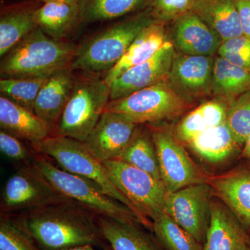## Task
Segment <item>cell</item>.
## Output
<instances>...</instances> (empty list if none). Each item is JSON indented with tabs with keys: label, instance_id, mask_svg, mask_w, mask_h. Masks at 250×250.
<instances>
[{
	"label": "cell",
	"instance_id": "obj_32",
	"mask_svg": "<svg viewBox=\"0 0 250 250\" xmlns=\"http://www.w3.org/2000/svg\"><path fill=\"white\" fill-rule=\"evenodd\" d=\"M227 123L236 142L243 147L250 133V89L229 104Z\"/></svg>",
	"mask_w": 250,
	"mask_h": 250
},
{
	"label": "cell",
	"instance_id": "obj_29",
	"mask_svg": "<svg viewBox=\"0 0 250 250\" xmlns=\"http://www.w3.org/2000/svg\"><path fill=\"white\" fill-rule=\"evenodd\" d=\"M149 0H86L82 22L116 19L142 7Z\"/></svg>",
	"mask_w": 250,
	"mask_h": 250
},
{
	"label": "cell",
	"instance_id": "obj_22",
	"mask_svg": "<svg viewBox=\"0 0 250 250\" xmlns=\"http://www.w3.org/2000/svg\"><path fill=\"white\" fill-rule=\"evenodd\" d=\"M190 11L223 41L243 36L235 0H197Z\"/></svg>",
	"mask_w": 250,
	"mask_h": 250
},
{
	"label": "cell",
	"instance_id": "obj_12",
	"mask_svg": "<svg viewBox=\"0 0 250 250\" xmlns=\"http://www.w3.org/2000/svg\"><path fill=\"white\" fill-rule=\"evenodd\" d=\"M215 56H194L175 52L167 81L188 103L211 98Z\"/></svg>",
	"mask_w": 250,
	"mask_h": 250
},
{
	"label": "cell",
	"instance_id": "obj_28",
	"mask_svg": "<svg viewBox=\"0 0 250 250\" xmlns=\"http://www.w3.org/2000/svg\"><path fill=\"white\" fill-rule=\"evenodd\" d=\"M152 229L167 250H203V245L181 228L166 212L152 220Z\"/></svg>",
	"mask_w": 250,
	"mask_h": 250
},
{
	"label": "cell",
	"instance_id": "obj_37",
	"mask_svg": "<svg viewBox=\"0 0 250 250\" xmlns=\"http://www.w3.org/2000/svg\"><path fill=\"white\" fill-rule=\"evenodd\" d=\"M208 127H214L227 123L229 104L221 100L211 99L199 105Z\"/></svg>",
	"mask_w": 250,
	"mask_h": 250
},
{
	"label": "cell",
	"instance_id": "obj_5",
	"mask_svg": "<svg viewBox=\"0 0 250 250\" xmlns=\"http://www.w3.org/2000/svg\"><path fill=\"white\" fill-rule=\"evenodd\" d=\"M31 147L38 154L54 159L62 170L98 186L105 194L132 210L143 225L134 205L117 188L108 177L103 162L90 152L84 143L55 134L31 144Z\"/></svg>",
	"mask_w": 250,
	"mask_h": 250
},
{
	"label": "cell",
	"instance_id": "obj_3",
	"mask_svg": "<svg viewBox=\"0 0 250 250\" xmlns=\"http://www.w3.org/2000/svg\"><path fill=\"white\" fill-rule=\"evenodd\" d=\"M155 21L149 8L93 36L78 46L70 65L72 70L106 74L124 57L141 31Z\"/></svg>",
	"mask_w": 250,
	"mask_h": 250
},
{
	"label": "cell",
	"instance_id": "obj_13",
	"mask_svg": "<svg viewBox=\"0 0 250 250\" xmlns=\"http://www.w3.org/2000/svg\"><path fill=\"white\" fill-rule=\"evenodd\" d=\"M175 50L167 41L149 60L128 69L110 84V100L131 95L166 80L170 72Z\"/></svg>",
	"mask_w": 250,
	"mask_h": 250
},
{
	"label": "cell",
	"instance_id": "obj_18",
	"mask_svg": "<svg viewBox=\"0 0 250 250\" xmlns=\"http://www.w3.org/2000/svg\"><path fill=\"white\" fill-rule=\"evenodd\" d=\"M0 126L1 130L31 144L41 142L56 132V126L3 96L0 97Z\"/></svg>",
	"mask_w": 250,
	"mask_h": 250
},
{
	"label": "cell",
	"instance_id": "obj_11",
	"mask_svg": "<svg viewBox=\"0 0 250 250\" xmlns=\"http://www.w3.org/2000/svg\"><path fill=\"white\" fill-rule=\"evenodd\" d=\"M211 188L207 182L188 186L167 193L165 212L202 245L209 228Z\"/></svg>",
	"mask_w": 250,
	"mask_h": 250
},
{
	"label": "cell",
	"instance_id": "obj_35",
	"mask_svg": "<svg viewBox=\"0 0 250 250\" xmlns=\"http://www.w3.org/2000/svg\"><path fill=\"white\" fill-rule=\"evenodd\" d=\"M156 21L164 22L177 19L191 10L197 0H150Z\"/></svg>",
	"mask_w": 250,
	"mask_h": 250
},
{
	"label": "cell",
	"instance_id": "obj_40",
	"mask_svg": "<svg viewBox=\"0 0 250 250\" xmlns=\"http://www.w3.org/2000/svg\"><path fill=\"white\" fill-rule=\"evenodd\" d=\"M59 250H96L94 248L93 245H82V246H77L70 247V248H64V249Z\"/></svg>",
	"mask_w": 250,
	"mask_h": 250
},
{
	"label": "cell",
	"instance_id": "obj_27",
	"mask_svg": "<svg viewBox=\"0 0 250 250\" xmlns=\"http://www.w3.org/2000/svg\"><path fill=\"white\" fill-rule=\"evenodd\" d=\"M118 159L161 180L155 146L147 126L145 129L141 125H138L131 141Z\"/></svg>",
	"mask_w": 250,
	"mask_h": 250
},
{
	"label": "cell",
	"instance_id": "obj_34",
	"mask_svg": "<svg viewBox=\"0 0 250 250\" xmlns=\"http://www.w3.org/2000/svg\"><path fill=\"white\" fill-rule=\"evenodd\" d=\"M208 128L198 106L180 120L176 125L174 131L181 142L188 145Z\"/></svg>",
	"mask_w": 250,
	"mask_h": 250
},
{
	"label": "cell",
	"instance_id": "obj_15",
	"mask_svg": "<svg viewBox=\"0 0 250 250\" xmlns=\"http://www.w3.org/2000/svg\"><path fill=\"white\" fill-rule=\"evenodd\" d=\"M169 41L177 53L194 56H215L223 42L191 11L176 19Z\"/></svg>",
	"mask_w": 250,
	"mask_h": 250
},
{
	"label": "cell",
	"instance_id": "obj_20",
	"mask_svg": "<svg viewBox=\"0 0 250 250\" xmlns=\"http://www.w3.org/2000/svg\"><path fill=\"white\" fill-rule=\"evenodd\" d=\"M169 41L165 23L155 21L141 31L119 62L103 77L110 85L128 69L149 60Z\"/></svg>",
	"mask_w": 250,
	"mask_h": 250
},
{
	"label": "cell",
	"instance_id": "obj_2",
	"mask_svg": "<svg viewBox=\"0 0 250 250\" xmlns=\"http://www.w3.org/2000/svg\"><path fill=\"white\" fill-rule=\"evenodd\" d=\"M78 46L55 40L37 27L1 58L2 77H48L70 66Z\"/></svg>",
	"mask_w": 250,
	"mask_h": 250
},
{
	"label": "cell",
	"instance_id": "obj_25",
	"mask_svg": "<svg viewBox=\"0 0 250 250\" xmlns=\"http://www.w3.org/2000/svg\"><path fill=\"white\" fill-rule=\"evenodd\" d=\"M250 89V70L231 63L221 56H215L211 98L229 105Z\"/></svg>",
	"mask_w": 250,
	"mask_h": 250
},
{
	"label": "cell",
	"instance_id": "obj_4",
	"mask_svg": "<svg viewBox=\"0 0 250 250\" xmlns=\"http://www.w3.org/2000/svg\"><path fill=\"white\" fill-rule=\"evenodd\" d=\"M31 164L61 195L98 216L142 225L134 212L126 206L108 196L89 180L57 167L45 156L34 155Z\"/></svg>",
	"mask_w": 250,
	"mask_h": 250
},
{
	"label": "cell",
	"instance_id": "obj_7",
	"mask_svg": "<svg viewBox=\"0 0 250 250\" xmlns=\"http://www.w3.org/2000/svg\"><path fill=\"white\" fill-rule=\"evenodd\" d=\"M192 105L177 95L166 79L124 98L110 100L105 111L139 125H147L174 119Z\"/></svg>",
	"mask_w": 250,
	"mask_h": 250
},
{
	"label": "cell",
	"instance_id": "obj_10",
	"mask_svg": "<svg viewBox=\"0 0 250 250\" xmlns=\"http://www.w3.org/2000/svg\"><path fill=\"white\" fill-rule=\"evenodd\" d=\"M67 200L57 192L32 164L9 177L1 194V214L14 215Z\"/></svg>",
	"mask_w": 250,
	"mask_h": 250
},
{
	"label": "cell",
	"instance_id": "obj_14",
	"mask_svg": "<svg viewBox=\"0 0 250 250\" xmlns=\"http://www.w3.org/2000/svg\"><path fill=\"white\" fill-rule=\"evenodd\" d=\"M138 125L121 115L104 111L83 143L102 162L118 159Z\"/></svg>",
	"mask_w": 250,
	"mask_h": 250
},
{
	"label": "cell",
	"instance_id": "obj_8",
	"mask_svg": "<svg viewBox=\"0 0 250 250\" xmlns=\"http://www.w3.org/2000/svg\"><path fill=\"white\" fill-rule=\"evenodd\" d=\"M103 164L111 182L134 205L143 226L152 229V220L165 212L167 192L164 182L118 159Z\"/></svg>",
	"mask_w": 250,
	"mask_h": 250
},
{
	"label": "cell",
	"instance_id": "obj_36",
	"mask_svg": "<svg viewBox=\"0 0 250 250\" xmlns=\"http://www.w3.org/2000/svg\"><path fill=\"white\" fill-rule=\"evenodd\" d=\"M0 149L9 159L17 162L30 164L34 156L18 138L3 130L0 131Z\"/></svg>",
	"mask_w": 250,
	"mask_h": 250
},
{
	"label": "cell",
	"instance_id": "obj_6",
	"mask_svg": "<svg viewBox=\"0 0 250 250\" xmlns=\"http://www.w3.org/2000/svg\"><path fill=\"white\" fill-rule=\"evenodd\" d=\"M75 77L71 97L56 127V134L84 142L106 110L110 87L96 74Z\"/></svg>",
	"mask_w": 250,
	"mask_h": 250
},
{
	"label": "cell",
	"instance_id": "obj_1",
	"mask_svg": "<svg viewBox=\"0 0 250 250\" xmlns=\"http://www.w3.org/2000/svg\"><path fill=\"white\" fill-rule=\"evenodd\" d=\"M97 217L77 202L65 200L23 212L16 218L41 248L59 250L98 243L102 233Z\"/></svg>",
	"mask_w": 250,
	"mask_h": 250
},
{
	"label": "cell",
	"instance_id": "obj_42",
	"mask_svg": "<svg viewBox=\"0 0 250 250\" xmlns=\"http://www.w3.org/2000/svg\"><path fill=\"white\" fill-rule=\"evenodd\" d=\"M247 250H250V239H249V242H248V248H247Z\"/></svg>",
	"mask_w": 250,
	"mask_h": 250
},
{
	"label": "cell",
	"instance_id": "obj_31",
	"mask_svg": "<svg viewBox=\"0 0 250 250\" xmlns=\"http://www.w3.org/2000/svg\"><path fill=\"white\" fill-rule=\"evenodd\" d=\"M18 219L1 214L0 250H41Z\"/></svg>",
	"mask_w": 250,
	"mask_h": 250
},
{
	"label": "cell",
	"instance_id": "obj_19",
	"mask_svg": "<svg viewBox=\"0 0 250 250\" xmlns=\"http://www.w3.org/2000/svg\"><path fill=\"white\" fill-rule=\"evenodd\" d=\"M73 72L68 66L54 72L41 87L36 100L34 113L56 127L71 97L76 77Z\"/></svg>",
	"mask_w": 250,
	"mask_h": 250
},
{
	"label": "cell",
	"instance_id": "obj_16",
	"mask_svg": "<svg viewBox=\"0 0 250 250\" xmlns=\"http://www.w3.org/2000/svg\"><path fill=\"white\" fill-rule=\"evenodd\" d=\"M207 183L250 233V167L241 166L222 174L208 176Z\"/></svg>",
	"mask_w": 250,
	"mask_h": 250
},
{
	"label": "cell",
	"instance_id": "obj_9",
	"mask_svg": "<svg viewBox=\"0 0 250 250\" xmlns=\"http://www.w3.org/2000/svg\"><path fill=\"white\" fill-rule=\"evenodd\" d=\"M155 146L161 180L167 193L177 191L188 186L207 182V175L192 161L183 143L162 123L147 124Z\"/></svg>",
	"mask_w": 250,
	"mask_h": 250
},
{
	"label": "cell",
	"instance_id": "obj_26",
	"mask_svg": "<svg viewBox=\"0 0 250 250\" xmlns=\"http://www.w3.org/2000/svg\"><path fill=\"white\" fill-rule=\"evenodd\" d=\"M36 9L31 6H24L1 13L0 18V57L1 58L38 27L35 17Z\"/></svg>",
	"mask_w": 250,
	"mask_h": 250
},
{
	"label": "cell",
	"instance_id": "obj_21",
	"mask_svg": "<svg viewBox=\"0 0 250 250\" xmlns=\"http://www.w3.org/2000/svg\"><path fill=\"white\" fill-rule=\"evenodd\" d=\"M85 1L79 3L47 1L35 13L38 27L55 40H62L82 22Z\"/></svg>",
	"mask_w": 250,
	"mask_h": 250
},
{
	"label": "cell",
	"instance_id": "obj_23",
	"mask_svg": "<svg viewBox=\"0 0 250 250\" xmlns=\"http://www.w3.org/2000/svg\"><path fill=\"white\" fill-rule=\"evenodd\" d=\"M102 235L112 250H162L152 236L137 226L106 217L98 216Z\"/></svg>",
	"mask_w": 250,
	"mask_h": 250
},
{
	"label": "cell",
	"instance_id": "obj_41",
	"mask_svg": "<svg viewBox=\"0 0 250 250\" xmlns=\"http://www.w3.org/2000/svg\"><path fill=\"white\" fill-rule=\"evenodd\" d=\"M44 2H47V1H59V2H67V3H79L83 2V1H86V0H42Z\"/></svg>",
	"mask_w": 250,
	"mask_h": 250
},
{
	"label": "cell",
	"instance_id": "obj_17",
	"mask_svg": "<svg viewBox=\"0 0 250 250\" xmlns=\"http://www.w3.org/2000/svg\"><path fill=\"white\" fill-rule=\"evenodd\" d=\"M250 233L220 200H212L203 250H247Z\"/></svg>",
	"mask_w": 250,
	"mask_h": 250
},
{
	"label": "cell",
	"instance_id": "obj_24",
	"mask_svg": "<svg viewBox=\"0 0 250 250\" xmlns=\"http://www.w3.org/2000/svg\"><path fill=\"white\" fill-rule=\"evenodd\" d=\"M188 146L202 159L213 164L229 159L242 147L236 142L227 123L208 128Z\"/></svg>",
	"mask_w": 250,
	"mask_h": 250
},
{
	"label": "cell",
	"instance_id": "obj_38",
	"mask_svg": "<svg viewBox=\"0 0 250 250\" xmlns=\"http://www.w3.org/2000/svg\"><path fill=\"white\" fill-rule=\"evenodd\" d=\"M243 36L250 38V0H235Z\"/></svg>",
	"mask_w": 250,
	"mask_h": 250
},
{
	"label": "cell",
	"instance_id": "obj_30",
	"mask_svg": "<svg viewBox=\"0 0 250 250\" xmlns=\"http://www.w3.org/2000/svg\"><path fill=\"white\" fill-rule=\"evenodd\" d=\"M48 77H2L0 80L1 96L34 112L36 98Z\"/></svg>",
	"mask_w": 250,
	"mask_h": 250
},
{
	"label": "cell",
	"instance_id": "obj_33",
	"mask_svg": "<svg viewBox=\"0 0 250 250\" xmlns=\"http://www.w3.org/2000/svg\"><path fill=\"white\" fill-rule=\"evenodd\" d=\"M217 54L237 66L250 70V38L242 36L223 41Z\"/></svg>",
	"mask_w": 250,
	"mask_h": 250
},
{
	"label": "cell",
	"instance_id": "obj_39",
	"mask_svg": "<svg viewBox=\"0 0 250 250\" xmlns=\"http://www.w3.org/2000/svg\"><path fill=\"white\" fill-rule=\"evenodd\" d=\"M241 156L250 164V133L242 147Z\"/></svg>",
	"mask_w": 250,
	"mask_h": 250
}]
</instances>
